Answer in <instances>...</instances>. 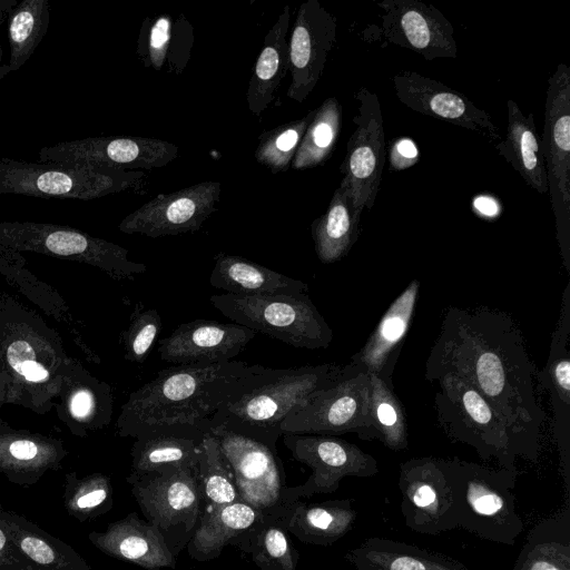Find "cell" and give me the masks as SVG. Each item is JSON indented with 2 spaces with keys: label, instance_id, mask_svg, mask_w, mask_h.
I'll use <instances>...</instances> for the list:
<instances>
[{
  "label": "cell",
  "instance_id": "obj_22",
  "mask_svg": "<svg viewBox=\"0 0 570 570\" xmlns=\"http://www.w3.org/2000/svg\"><path fill=\"white\" fill-rule=\"evenodd\" d=\"M0 233L40 239L48 252L60 256L94 255L122 277H132L147 271L144 263L130 262L128 250L63 226L38 223H0Z\"/></svg>",
  "mask_w": 570,
  "mask_h": 570
},
{
  "label": "cell",
  "instance_id": "obj_43",
  "mask_svg": "<svg viewBox=\"0 0 570 570\" xmlns=\"http://www.w3.org/2000/svg\"><path fill=\"white\" fill-rule=\"evenodd\" d=\"M21 549L38 563L48 564L55 559L52 549L45 541L35 537L24 538Z\"/></svg>",
  "mask_w": 570,
  "mask_h": 570
},
{
  "label": "cell",
  "instance_id": "obj_51",
  "mask_svg": "<svg viewBox=\"0 0 570 570\" xmlns=\"http://www.w3.org/2000/svg\"><path fill=\"white\" fill-rule=\"evenodd\" d=\"M4 543H6V537L2 533V531L0 530V550L3 548Z\"/></svg>",
  "mask_w": 570,
  "mask_h": 570
},
{
  "label": "cell",
  "instance_id": "obj_31",
  "mask_svg": "<svg viewBox=\"0 0 570 570\" xmlns=\"http://www.w3.org/2000/svg\"><path fill=\"white\" fill-rule=\"evenodd\" d=\"M392 376L389 372L368 373L367 419L357 435L362 440H377L392 451H402L409 444L407 421Z\"/></svg>",
  "mask_w": 570,
  "mask_h": 570
},
{
  "label": "cell",
  "instance_id": "obj_35",
  "mask_svg": "<svg viewBox=\"0 0 570 570\" xmlns=\"http://www.w3.org/2000/svg\"><path fill=\"white\" fill-rule=\"evenodd\" d=\"M114 552L147 570L175 566V558L159 528L131 517L114 532Z\"/></svg>",
  "mask_w": 570,
  "mask_h": 570
},
{
  "label": "cell",
  "instance_id": "obj_47",
  "mask_svg": "<svg viewBox=\"0 0 570 570\" xmlns=\"http://www.w3.org/2000/svg\"><path fill=\"white\" fill-rule=\"evenodd\" d=\"M19 374L31 382H43L48 379V371L39 363L31 361L24 364Z\"/></svg>",
  "mask_w": 570,
  "mask_h": 570
},
{
  "label": "cell",
  "instance_id": "obj_49",
  "mask_svg": "<svg viewBox=\"0 0 570 570\" xmlns=\"http://www.w3.org/2000/svg\"><path fill=\"white\" fill-rule=\"evenodd\" d=\"M18 0H0V17H6L17 6Z\"/></svg>",
  "mask_w": 570,
  "mask_h": 570
},
{
  "label": "cell",
  "instance_id": "obj_15",
  "mask_svg": "<svg viewBox=\"0 0 570 570\" xmlns=\"http://www.w3.org/2000/svg\"><path fill=\"white\" fill-rule=\"evenodd\" d=\"M209 432L232 470L240 501L259 511L279 507L284 487L276 451L225 428H213Z\"/></svg>",
  "mask_w": 570,
  "mask_h": 570
},
{
  "label": "cell",
  "instance_id": "obj_3",
  "mask_svg": "<svg viewBox=\"0 0 570 570\" xmlns=\"http://www.w3.org/2000/svg\"><path fill=\"white\" fill-rule=\"evenodd\" d=\"M342 368L336 363L287 368L262 366L217 410L209 430L225 428L275 450L285 419L312 394L334 382Z\"/></svg>",
  "mask_w": 570,
  "mask_h": 570
},
{
  "label": "cell",
  "instance_id": "obj_23",
  "mask_svg": "<svg viewBox=\"0 0 570 570\" xmlns=\"http://www.w3.org/2000/svg\"><path fill=\"white\" fill-rule=\"evenodd\" d=\"M419 292L420 282L413 279L391 303L362 348L351 357V363L367 373L394 372Z\"/></svg>",
  "mask_w": 570,
  "mask_h": 570
},
{
  "label": "cell",
  "instance_id": "obj_42",
  "mask_svg": "<svg viewBox=\"0 0 570 570\" xmlns=\"http://www.w3.org/2000/svg\"><path fill=\"white\" fill-rule=\"evenodd\" d=\"M389 154L391 170L406 169L416 164L420 156L415 144L407 138H401L393 141Z\"/></svg>",
  "mask_w": 570,
  "mask_h": 570
},
{
  "label": "cell",
  "instance_id": "obj_28",
  "mask_svg": "<svg viewBox=\"0 0 570 570\" xmlns=\"http://www.w3.org/2000/svg\"><path fill=\"white\" fill-rule=\"evenodd\" d=\"M361 214L342 178L327 209L311 225L315 253L322 263L338 262L350 253L358 238Z\"/></svg>",
  "mask_w": 570,
  "mask_h": 570
},
{
  "label": "cell",
  "instance_id": "obj_16",
  "mask_svg": "<svg viewBox=\"0 0 570 570\" xmlns=\"http://www.w3.org/2000/svg\"><path fill=\"white\" fill-rule=\"evenodd\" d=\"M381 30L386 43L410 49L425 60L455 58L454 27L433 4L420 0H381Z\"/></svg>",
  "mask_w": 570,
  "mask_h": 570
},
{
  "label": "cell",
  "instance_id": "obj_24",
  "mask_svg": "<svg viewBox=\"0 0 570 570\" xmlns=\"http://www.w3.org/2000/svg\"><path fill=\"white\" fill-rule=\"evenodd\" d=\"M271 510L284 528L302 542L331 546L354 527L357 512L352 500L340 499L320 503L294 501Z\"/></svg>",
  "mask_w": 570,
  "mask_h": 570
},
{
  "label": "cell",
  "instance_id": "obj_12",
  "mask_svg": "<svg viewBox=\"0 0 570 570\" xmlns=\"http://www.w3.org/2000/svg\"><path fill=\"white\" fill-rule=\"evenodd\" d=\"M358 102L353 117L355 129L350 137L340 171L344 175L357 209L374 206L385 164L384 120L376 94L361 87L355 94Z\"/></svg>",
  "mask_w": 570,
  "mask_h": 570
},
{
  "label": "cell",
  "instance_id": "obj_13",
  "mask_svg": "<svg viewBox=\"0 0 570 570\" xmlns=\"http://www.w3.org/2000/svg\"><path fill=\"white\" fill-rule=\"evenodd\" d=\"M178 156L175 144L149 137H89L42 147L41 163L120 169H157Z\"/></svg>",
  "mask_w": 570,
  "mask_h": 570
},
{
  "label": "cell",
  "instance_id": "obj_41",
  "mask_svg": "<svg viewBox=\"0 0 570 570\" xmlns=\"http://www.w3.org/2000/svg\"><path fill=\"white\" fill-rule=\"evenodd\" d=\"M173 19L167 14L155 19L149 29L147 58L149 65L156 70H160L165 63L169 47L173 43Z\"/></svg>",
  "mask_w": 570,
  "mask_h": 570
},
{
  "label": "cell",
  "instance_id": "obj_1",
  "mask_svg": "<svg viewBox=\"0 0 570 570\" xmlns=\"http://www.w3.org/2000/svg\"><path fill=\"white\" fill-rule=\"evenodd\" d=\"M446 373L466 381L540 443L544 412L535 389L537 371L509 314L485 306L449 307L425 362V379L435 382Z\"/></svg>",
  "mask_w": 570,
  "mask_h": 570
},
{
  "label": "cell",
  "instance_id": "obj_34",
  "mask_svg": "<svg viewBox=\"0 0 570 570\" xmlns=\"http://www.w3.org/2000/svg\"><path fill=\"white\" fill-rule=\"evenodd\" d=\"M50 19L48 0H22L9 13L8 41L10 56L1 77L18 71L43 39Z\"/></svg>",
  "mask_w": 570,
  "mask_h": 570
},
{
  "label": "cell",
  "instance_id": "obj_26",
  "mask_svg": "<svg viewBox=\"0 0 570 570\" xmlns=\"http://www.w3.org/2000/svg\"><path fill=\"white\" fill-rule=\"evenodd\" d=\"M209 284L234 295H277L308 293V285L238 255L219 253Z\"/></svg>",
  "mask_w": 570,
  "mask_h": 570
},
{
  "label": "cell",
  "instance_id": "obj_4",
  "mask_svg": "<svg viewBox=\"0 0 570 570\" xmlns=\"http://www.w3.org/2000/svg\"><path fill=\"white\" fill-rule=\"evenodd\" d=\"M436 420L453 442L464 443L499 468L517 470L519 458L535 463L540 443L514 426L476 389L452 373L436 379Z\"/></svg>",
  "mask_w": 570,
  "mask_h": 570
},
{
  "label": "cell",
  "instance_id": "obj_8",
  "mask_svg": "<svg viewBox=\"0 0 570 570\" xmlns=\"http://www.w3.org/2000/svg\"><path fill=\"white\" fill-rule=\"evenodd\" d=\"M541 151L562 264L570 272V68L548 79Z\"/></svg>",
  "mask_w": 570,
  "mask_h": 570
},
{
  "label": "cell",
  "instance_id": "obj_18",
  "mask_svg": "<svg viewBox=\"0 0 570 570\" xmlns=\"http://www.w3.org/2000/svg\"><path fill=\"white\" fill-rule=\"evenodd\" d=\"M336 18L318 0L299 6L288 42V98L303 102L314 90L336 41Z\"/></svg>",
  "mask_w": 570,
  "mask_h": 570
},
{
  "label": "cell",
  "instance_id": "obj_44",
  "mask_svg": "<svg viewBox=\"0 0 570 570\" xmlns=\"http://www.w3.org/2000/svg\"><path fill=\"white\" fill-rule=\"evenodd\" d=\"M7 358L11 367L19 373L24 364L35 361V353L28 342L16 341L9 345Z\"/></svg>",
  "mask_w": 570,
  "mask_h": 570
},
{
  "label": "cell",
  "instance_id": "obj_6",
  "mask_svg": "<svg viewBox=\"0 0 570 570\" xmlns=\"http://www.w3.org/2000/svg\"><path fill=\"white\" fill-rule=\"evenodd\" d=\"M518 474L458 459V528L513 546L524 528L513 494Z\"/></svg>",
  "mask_w": 570,
  "mask_h": 570
},
{
  "label": "cell",
  "instance_id": "obj_14",
  "mask_svg": "<svg viewBox=\"0 0 570 570\" xmlns=\"http://www.w3.org/2000/svg\"><path fill=\"white\" fill-rule=\"evenodd\" d=\"M220 191V183L203 181L158 194L128 214L118 227L126 234L151 238L197 232L216 210Z\"/></svg>",
  "mask_w": 570,
  "mask_h": 570
},
{
  "label": "cell",
  "instance_id": "obj_25",
  "mask_svg": "<svg viewBox=\"0 0 570 570\" xmlns=\"http://www.w3.org/2000/svg\"><path fill=\"white\" fill-rule=\"evenodd\" d=\"M345 559L355 570H469L449 556L377 537L348 550Z\"/></svg>",
  "mask_w": 570,
  "mask_h": 570
},
{
  "label": "cell",
  "instance_id": "obj_45",
  "mask_svg": "<svg viewBox=\"0 0 570 570\" xmlns=\"http://www.w3.org/2000/svg\"><path fill=\"white\" fill-rule=\"evenodd\" d=\"M94 407V397L88 391H79L71 401V412L78 419H83L90 414Z\"/></svg>",
  "mask_w": 570,
  "mask_h": 570
},
{
  "label": "cell",
  "instance_id": "obj_50",
  "mask_svg": "<svg viewBox=\"0 0 570 570\" xmlns=\"http://www.w3.org/2000/svg\"><path fill=\"white\" fill-rule=\"evenodd\" d=\"M4 18H6V17H0V27H1V24H2V22H3V20H4ZM1 62H2V49H1V45H0V79L2 78V77H1V69H2V66H3Z\"/></svg>",
  "mask_w": 570,
  "mask_h": 570
},
{
  "label": "cell",
  "instance_id": "obj_30",
  "mask_svg": "<svg viewBox=\"0 0 570 570\" xmlns=\"http://www.w3.org/2000/svg\"><path fill=\"white\" fill-rule=\"evenodd\" d=\"M291 10L286 4L264 38L246 91L249 111L259 117L274 100L283 78L288 71V42Z\"/></svg>",
  "mask_w": 570,
  "mask_h": 570
},
{
  "label": "cell",
  "instance_id": "obj_27",
  "mask_svg": "<svg viewBox=\"0 0 570 570\" xmlns=\"http://www.w3.org/2000/svg\"><path fill=\"white\" fill-rule=\"evenodd\" d=\"M505 138L494 147L525 184L539 194L548 191L547 171L532 112L524 115L518 104L507 101Z\"/></svg>",
  "mask_w": 570,
  "mask_h": 570
},
{
  "label": "cell",
  "instance_id": "obj_37",
  "mask_svg": "<svg viewBox=\"0 0 570 570\" xmlns=\"http://www.w3.org/2000/svg\"><path fill=\"white\" fill-rule=\"evenodd\" d=\"M198 475L202 494L207 501L206 511L240 500L232 470L217 439L210 432H207L202 441Z\"/></svg>",
  "mask_w": 570,
  "mask_h": 570
},
{
  "label": "cell",
  "instance_id": "obj_29",
  "mask_svg": "<svg viewBox=\"0 0 570 570\" xmlns=\"http://www.w3.org/2000/svg\"><path fill=\"white\" fill-rule=\"evenodd\" d=\"M206 433L193 429H163L137 436L132 449L138 475L174 466L198 468Z\"/></svg>",
  "mask_w": 570,
  "mask_h": 570
},
{
  "label": "cell",
  "instance_id": "obj_11",
  "mask_svg": "<svg viewBox=\"0 0 570 570\" xmlns=\"http://www.w3.org/2000/svg\"><path fill=\"white\" fill-rule=\"evenodd\" d=\"M283 442L296 461L312 470L304 484L282 490L285 503L303 497L332 493L346 476L370 478L379 472L374 456L334 435L283 434Z\"/></svg>",
  "mask_w": 570,
  "mask_h": 570
},
{
  "label": "cell",
  "instance_id": "obj_2",
  "mask_svg": "<svg viewBox=\"0 0 570 570\" xmlns=\"http://www.w3.org/2000/svg\"><path fill=\"white\" fill-rule=\"evenodd\" d=\"M261 368L245 361L163 368L129 396L120 419L121 432L136 438L163 429L207 433L217 410Z\"/></svg>",
  "mask_w": 570,
  "mask_h": 570
},
{
  "label": "cell",
  "instance_id": "obj_20",
  "mask_svg": "<svg viewBox=\"0 0 570 570\" xmlns=\"http://www.w3.org/2000/svg\"><path fill=\"white\" fill-rule=\"evenodd\" d=\"M256 336L237 323L195 320L159 340L160 360L174 365H208L233 361Z\"/></svg>",
  "mask_w": 570,
  "mask_h": 570
},
{
  "label": "cell",
  "instance_id": "obj_46",
  "mask_svg": "<svg viewBox=\"0 0 570 570\" xmlns=\"http://www.w3.org/2000/svg\"><path fill=\"white\" fill-rule=\"evenodd\" d=\"M10 453L19 460H30L36 456L37 445L29 440H19L11 443Z\"/></svg>",
  "mask_w": 570,
  "mask_h": 570
},
{
  "label": "cell",
  "instance_id": "obj_36",
  "mask_svg": "<svg viewBox=\"0 0 570 570\" xmlns=\"http://www.w3.org/2000/svg\"><path fill=\"white\" fill-rule=\"evenodd\" d=\"M341 128L342 106L335 97H330L315 109L292 160V168L304 170L323 165L336 146Z\"/></svg>",
  "mask_w": 570,
  "mask_h": 570
},
{
  "label": "cell",
  "instance_id": "obj_9",
  "mask_svg": "<svg viewBox=\"0 0 570 570\" xmlns=\"http://www.w3.org/2000/svg\"><path fill=\"white\" fill-rule=\"evenodd\" d=\"M458 459L412 458L400 465L401 512L414 532L438 535L458 528Z\"/></svg>",
  "mask_w": 570,
  "mask_h": 570
},
{
  "label": "cell",
  "instance_id": "obj_48",
  "mask_svg": "<svg viewBox=\"0 0 570 570\" xmlns=\"http://www.w3.org/2000/svg\"><path fill=\"white\" fill-rule=\"evenodd\" d=\"M106 498V489L98 488L80 497L77 501V504L79 508H92L99 505Z\"/></svg>",
  "mask_w": 570,
  "mask_h": 570
},
{
  "label": "cell",
  "instance_id": "obj_19",
  "mask_svg": "<svg viewBox=\"0 0 570 570\" xmlns=\"http://www.w3.org/2000/svg\"><path fill=\"white\" fill-rule=\"evenodd\" d=\"M134 491L148 521L160 530L181 523L190 529L199 515L198 468L174 466L138 475Z\"/></svg>",
  "mask_w": 570,
  "mask_h": 570
},
{
  "label": "cell",
  "instance_id": "obj_32",
  "mask_svg": "<svg viewBox=\"0 0 570 570\" xmlns=\"http://www.w3.org/2000/svg\"><path fill=\"white\" fill-rule=\"evenodd\" d=\"M512 570H570L569 507L530 529Z\"/></svg>",
  "mask_w": 570,
  "mask_h": 570
},
{
  "label": "cell",
  "instance_id": "obj_10",
  "mask_svg": "<svg viewBox=\"0 0 570 570\" xmlns=\"http://www.w3.org/2000/svg\"><path fill=\"white\" fill-rule=\"evenodd\" d=\"M368 373L348 362L331 384L312 394L283 422L281 434H356L368 412Z\"/></svg>",
  "mask_w": 570,
  "mask_h": 570
},
{
  "label": "cell",
  "instance_id": "obj_5",
  "mask_svg": "<svg viewBox=\"0 0 570 570\" xmlns=\"http://www.w3.org/2000/svg\"><path fill=\"white\" fill-rule=\"evenodd\" d=\"M209 302L233 323L297 348H326L333 331L308 293L212 295Z\"/></svg>",
  "mask_w": 570,
  "mask_h": 570
},
{
  "label": "cell",
  "instance_id": "obj_21",
  "mask_svg": "<svg viewBox=\"0 0 570 570\" xmlns=\"http://www.w3.org/2000/svg\"><path fill=\"white\" fill-rule=\"evenodd\" d=\"M570 283L564 287L557 326L553 331L547 364L539 374L549 393L552 432L559 451L567 493L570 489Z\"/></svg>",
  "mask_w": 570,
  "mask_h": 570
},
{
  "label": "cell",
  "instance_id": "obj_38",
  "mask_svg": "<svg viewBox=\"0 0 570 570\" xmlns=\"http://www.w3.org/2000/svg\"><path fill=\"white\" fill-rule=\"evenodd\" d=\"M256 525L250 550L254 562L262 570H296L298 552L278 518L263 514Z\"/></svg>",
  "mask_w": 570,
  "mask_h": 570
},
{
  "label": "cell",
  "instance_id": "obj_40",
  "mask_svg": "<svg viewBox=\"0 0 570 570\" xmlns=\"http://www.w3.org/2000/svg\"><path fill=\"white\" fill-rule=\"evenodd\" d=\"M161 317L156 308L138 303L131 315V322L125 335L127 358L144 363L149 356L161 331Z\"/></svg>",
  "mask_w": 570,
  "mask_h": 570
},
{
  "label": "cell",
  "instance_id": "obj_7",
  "mask_svg": "<svg viewBox=\"0 0 570 570\" xmlns=\"http://www.w3.org/2000/svg\"><path fill=\"white\" fill-rule=\"evenodd\" d=\"M142 176L120 168L0 158V194L90 200L135 187Z\"/></svg>",
  "mask_w": 570,
  "mask_h": 570
},
{
  "label": "cell",
  "instance_id": "obj_33",
  "mask_svg": "<svg viewBox=\"0 0 570 570\" xmlns=\"http://www.w3.org/2000/svg\"><path fill=\"white\" fill-rule=\"evenodd\" d=\"M263 511L244 501L206 511L189 544V553L197 559L216 557L240 533L253 528Z\"/></svg>",
  "mask_w": 570,
  "mask_h": 570
},
{
  "label": "cell",
  "instance_id": "obj_39",
  "mask_svg": "<svg viewBox=\"0 0 570 570\" xmlns=\"http://www.w3.org/2000/svg\"><path fill=\"white\" fill-rule=\"evenodd\" d=\"M314 112L315 109L297 120L263 132L254 151L256 161L273 174L287 170Z\"/></svg>",
  "mask_w": 570,
  "mask_h": 570
},
{
  "label": "cell",
  "instance_id": "obj_17",
  "mask_svg": "<svg viewBox=\"0 0 570 570\" xmlns=\"http://www.w3.org/2000/svg\"><path fill=\"white\" fill-rule=\"evenodd\" d=\"M395 95L409 109L474 131L495 146L502 140L491 116L465 95L416 71L392 77Z\"/></svg>",
  "mask_w": 570,
  "mask_h": 570
}]
</instances>
